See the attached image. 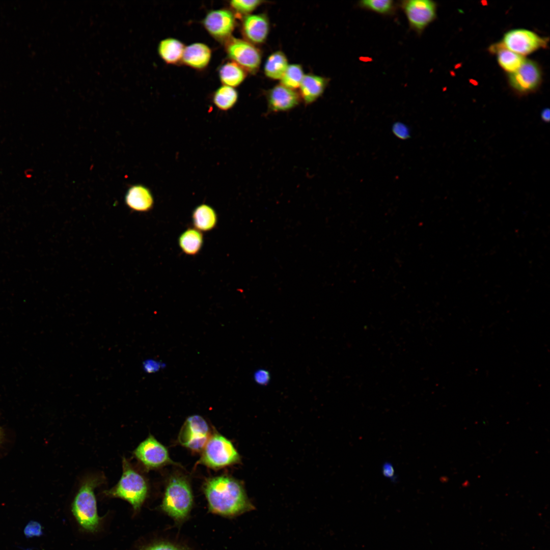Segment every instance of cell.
Segmentation results:
<instances>
[{
    "label": "cell",
    "instance_id": "7a4b0ae2",
    "mask_svg": "<svg viewBox=\"0 0 550 550\" xmlns=\"http://www.w3.org/2000/svg\"><path fill=\"white\" fill-rule=\"evenodd\" d=\"M103 481L102 477L98 475L86 477L72 503V512L76 521L89 532L95 531L99 525L94 490Z\"/></svg>",
    "mask_w": 550,
    "mask_h": 550
},
{
    "label": "cell",
    "instance_id": "3957f363",
    "mask_svg": "<svg viewBox=\"0 0 550 550\" xmlns=\"http://www.w3.org/2000/svg\"><path fill=\"white\" fill-rule=\"evenodd\" d=\"M148 485L144 477L125 457L122 459V474L118 483L110 489L103 491L107 497L117 498L128 502L134 511L139 510L148 493Z\"/></svg>",
    "mask_w": 550,
    "mask_h": 550
},
{
    "label": "cell",
    "instance_id": "52a82bcc",
    "mask_svg": "<svg viewBox=\"0 0 550 550\" xmlns=\"http://www.w3.org/2000/svg\"><path fill=\"white\" fill-rule=\"evenodd\" d=\"M226 43L225 49L232 62L245 71L254 73L258 70L261 61L260 51L252 43L241 39L230 37Z\"/></svg>",
    "mask_w": 550,
    "mask_h": 550
},
{
    "label": "cell",
    "instance_id": "e0dca14e",
    "mask_svg": "<svg viewBox=\"0 0 550 550\" xmlns=\"http://www.w3.org/2000/svg\"><path fill=\"white\" fill-rule=\"evenodd\" d=\"M328 80L318 75L308 74L304 75L299 87L300 96L306 104L316 101L323 93Z\"/></svg>",
    "mask_w": 550,
    "mask_h": 550
},
{
    "label": "cell",
    "instance_id": "8992f818",
    "mask_svg": "<svg viewBox=\"0 0 550 550\" xmlns=\"http://www.w3.org/2000/svg\"><path fill=\"white\" fill-rule=\"evenodd\" d=\"M399 6L411 30L421 35L436 17L437 4L430 0H404Z\"/></svg>",
    "mask_w": 550,
    "mask_h": 550
},
{
    "label": "cell",
    "instance_id": "f1b7e54d",
    "mask_svg": "<svg viewBox=\"0 0 550 550\" xmlns=\"http://www.w3.org/2000/svg\"><path fill=\"white\" fill-rule=\"evenodd\" d=\"M381 471L382 476L392 483H396L398 481V477L396 474L394 466L390 461H384L381 465Z\"/></svg>",
    "mask_w": 550,
    "mask_h": 550
},
{
    "label": "cell",
    "instance_id": "6da1fadb",
    "mask_svg": "<svg viewBox=\"0 0 550 550\" xmlns=\"http://www.w3.org/2000/svg\"><path fill=\"white\" fill-rule=\"evenodd\" d=\"M204 491L209 510L213 513L234 517L255 509L243 485L232 477L221 476L209 479Z\"/></svg>",
    "mask_w": 550,
    "mask_h": 550
},
{
    "label": "cell",
    "instance_id": "f546056e",
    "mask_svg": "<svg viewBox=\"0 0 550 550\" xmlns=\"http://www.w3.org/2000/svg\"><path fill=\"white\" fill-rule=\"evenodd\" d=\"M254 378L258 384L265 386L269 383L270 376L269 372L267 370L259 369L254 373Z\"/></svg>",
    "mask_w": 550,
    "mask_h": 550
},
{
    "label": "cell",
    "instance_id": "4dcf8cb0",
    "mask_svg": "<svg viewBox=\"0 0 550 550\" xmlns=\"http://www.w3.org/2000/svg\"><path fill=\"white\" fill-rule=\"evenodd\" d=\"M144 550H184L182 548L169 542H161L152 544Z\"/></svg>",
    "mask_w": 550,
    "mask_h": 550
},
{
    "label": "cell",
    "instance_id": "836d02e7",
    "mask_svg": "<svg viewBox=\"0 0 550 550\" xmlns=\"http://www.w3.org/2000/svg\"><path fill=\"white\" fill-rule=\"evenodd\" d=\"M3 438V433L2 428L0 427V444H1Z\"/></svg>",
    "mask_w": 550,
    "mask_h": 550
},
{
    "label": "cell",
    "instance_id": "277c9868",
    "mask_svg": "<svg viewBox=\"0 0 550 550\" xmlns=\"http://www.w3.org/2000/svg\"><path fill=\"white\" fill-rule=\"evenodd\" d=\"M193 503V493L187 480L181 477L172 478L165 490L161 509L179 522L187 517Z\"/></svg>",
    "mask_w": 550,
    "mask_h": 550
},
{
    "label": "cell",
    "instance_id": "44dd1931",
    "mask_svg": "<svg viewBox=\"0 0 550 550\" xmlns=\"http://www.w3.org/2000/svg\"><path fill=\"white\" fill-rule=\"evenodd\" d=\"M493 52L497 54V60L501 67L511 73L516 71L526 60L524 56L505 48L502 43L493 46Z\"/></svg>",
    "mask_w": 550,
    "mask_h": 550
},
{
    "label": "cell",
    "instance_id": "ba28073f",
    "mask_svg": "<svg viewBox=\"0 0 550 550\" xmlns=\"http://www.w3.org/2000/svg\"><path fill=\"white\" fill-rule=\"evenodd\" d=\"M211 435L205 420L199 415L188 417L179 434L178 441L183 446L194 451H202Z\"/></svg>",
    "mask_w": 550,
    "mask_h": 550
},
{
    "label": "cell",
    "instance_id": "d6a6232c",
    "mask_svg": "<svg viewBox=\"0 0 550 550\" xmlns=\"http://www.w3.org/2000/svg\"><path fill=\"white\" fill-rule=\"evenodd\" d=\"M541 118L544 121L548 122L549 120L550 113L549 109L546 108L542 111Z\"/></svg>",
    "mask_w": 550,
    "mask_h": 550
},
{
    "label": "cell",
    "instance_id": "7402d4cb",
    "mask_svg": "<svg viewBox=\"0 0 550 550\" xmlns=\"http://www.w3.org/2000/svg\"><path fill=\"white\" fill-rule=\"evenodd\" d=\"M218 74L223 85L232 88L240 85L246 76L245 71L232 61L223 65L219 70Z\"/></svg>",
    "mask_w": 550,
    "mask_h": 550
},
{
    "label": "cell",
    "instance_id": "d4e9b609",
    "mask_svg": "<svg viewBox=\"0 0 550 550\" xmlns=\"http://www.w3.org/2000/svg\"><path fill=\"white\" fill-rule=\"evenodd\" d=\"M359 8L383 15H392L395 12L396 4L392 0H364L358 3Z\"/></svg>",
    "mask_w": 550,
    "mask_h": 550
},
{
    "label": "cell",
    "instance_id": "2e32d148",
    "mask_svg": "<svg viewBox=\"0 0 550 550\" xmlns=\"http://www.w3.org/2000/svg\"><path fill=\"white\" fill-rule=\"evenodd\" d=\"M211 53V49L206 44L200 42L192 43L185 47L181 61L192 68L203 69L209 64Z\"/></svg>",
    "mask_w": 550,
    "mask_h": 550
},
{
    "label": "cell",
    "instance_id": "ffe728a7",
    "mask_svg": "<svg viewBox=\"0 0 550 550\" xmlns=\"http://www.w3.org/2000/svg\"><path fill=\"white\" fill-rule=\"evenodd\" d=\"M179 245L186 255L194 256L200 251L203 243V236L201 231L189 228L183 232L178 239Z\"/></svg>",
    "mask_w": 550,
    "mask_h": 550
},
{
    "label": "cell",
    "instance_id": "603a6c76",
    "mask_svg": "<svg viewBox=\"0 0 550 550\" xmlns=\"http://www.w3.org/2000/svg\"><path fill=\"white\" fill-rule=\"evenodd\" d=\"M288 65L285 54L281 51H277L267 58L264 65V73L269 78L281 79Z\"/></svg>",
    "mask_w": 550,
    "mask_h": 550
},
{
    "label": "cell",
    "instance_id": "9a60e30c",
    "mask_svg": "<svg viewBox=\"0 0 550 550\" xmlns=\"http://www.w3.org/2000/svg\"><path fill=\"white\" fill-rule=\"evenodd\" d=\"M125 202L131 209L138 212H147L154 205V198L148 188L141 185H134L128 189Z\"/></svg>",
    "mask_w": 550,
    "mask_h": 550
},
{
    "label": "cell",
    "instance_id": "83f0119b",
    "mask_svg": "<svg viewBox=\"0 0 550 550\" xmlns=\"http://www.w3.org/2000/svg\"><path fill=\"white\" fill-rule=\"evenodd\" d=\"M23 534L26 538L40 537L43 534L42 525L37 521L30 520L25 526Z\"/></svg>",
    "mask_w": 550,
    "mask_h": 550
},
{
    "label": "cell",
    "instance_id": "ac0fdd59",
    "mask_svg": "<svg viewBox=\"0 0 550 550\" xmlns=\"http://www.w3.org/2000/svg\"><path fill=\"white\" fill-rule=\"evenodd\" d=\"M192 220L195 228L201 232H207L215 227L217 222V215L211 206L202 204L196 207L193 211Z\"/></svg>",
    "mask_w": 550,
    "mask_h": 550
},
{
    "label": "cell",
    "instance_id": "9c48e42d",
    "mask_svg": "<svg viewBox=\"0 0 550 550\" xmlns=\"http://www.w3.org/2000/svg\"><path fill=\"white\" fill-rule=\"evenodd\" d=\"M136 459L148 469H156L175 463L171 459L167 448L152 435L139 444L133 451Z\"/></svg>",
    "mask_w": 550,
    "mask_h": 550
},
{
    "label": "cell",
    "instance_id": "5bb4252c",
    "mask_svg": "<svg viewBox=\"0 0 550 550\" xmlns=\"http://www.w3.org/2000/svg\"><path fill=\"white\" fill-rule=\"evenodd\" d=\"M269 22L263 14H250L244 17L242 23L244 36L251 43L261 44L266 39Z\"/></svg>",
    "mask_w": 550,
    "mask_h": 550
},
{
    "label": "cell",
    "instance_id": "4fadbf2b",
    "mask_svg": "<svg viewBox=\"0 0 550 550\" xmlns=\"http://www.w3.org/2000/svg\"><path fill=\"white\" fill-rule=\"evenodd\" d=\"M267 99L269 111L277 113L295 107L300 102V95L294 90L280 84L268 91Z\"/></svg>",
    "mask_w": 550,
    "mask_h": 550
},
{
    "label": "cell",
    "instance_id": "4316f807",
    "mask_svg": "<svg viewBox=\"0 0 550 550\" xmlns=\"http://www.w3.org/2000/svg\"><path fill=\"white\" fill-rule=\"evenodd\" d=\"M262 2L259 0H232L230 2V5L236 12L248 15Z\"/></svg>",
    "mask_w": 550,
    "mask_h": 550
},
{
    "label": "cell",
    "instance_id": "8fae6325",
    "mask_svg": "<svg viewBox=\"0 0 550 550\" xmlns=\"http://www.w3.org/2000/svg\"><path fill=\"white\" fill-rule=\"evenodd\" d=\"M203 24L211 36L217 40H227L234 30L235 18L228 9L213 10L206 15Z\"/></svg>",
    "mask_w": 550,
    "mask_h": 550
},
{
    "label": "cell",
    "instance_id": "30bf717a",
    "mask_svg": "<svg viewBox=\"0 0 550 550\" xmlns=\"http://www.w3.org/2000/svg\"><path fill=\"white\" fill-rule=\"evenodd\" d=\"M547 40L536 33L525 29H515L506 33L502 44L506 48L522 56L545 47Z\"/></svg>",
    "mask_w": 550,
    "mask_h": 550
},
{
    "label": "cell",
    "instance_id": "1f68e13d",
    "mask_svg": "<svg viewBox=\"0 0 550 550\" xmlns=\"http://www.w3.org/2000/svg\"><path fill=\"white\" fill-rule=\"evenodd\" d=\"M145 370L147 372H154L158 371L161 367L160 363L154 360H146L143 364Z\"/></svg>",
    "mask_w": 550,
    "mask_h": 550
},
{
    "label": "cell",
    "instance_id": "5b68a950",
    "mask_svg": "<svg viewBox=\"0 0 550 550\" xmlns=\"http://www.w3.org/2000/svg\"><path fill=\"white\" fill-rule=\"evenodd\" d=\"M202 451L200 462L212 469L223 468L240 461L232 443L217 432L211 434Z\"/></svg>",
    "mask_w": 550,
    "mask_h": 550
},
{
    "label": "cell",
    "instance_id": "d6986e66",
    "mask_svg": "<svg viewBox=\"0 0 550 550\" xmlns=\"http://www.w3.org/2000/svg\"><path fill=\"white\" fill-rule=\"evenodd\" d=\"M184 48V44L179 40L168 38L159 42L158 52L167 64H175L182 60Z\"/></svg>",
    "mask_w": 550,
    "mask_h": 550
},
{
    "label": "cell",
    "instance_id": "cb8c5ba5",
    "mask_svg": "<svg viewBox=\"0 0 550 550\" xmlns=\"http://www.w3.org/2000/svg\"><path fill=\"white\" fill-rule=\"evenodd\" d=\"M238 96V93L234 88L223 85L214 92L212 100L219 109L226 111L235 105Z\"/></svg>",
    "mask_w": 550,
    "mask_h": 550
},
{
    "label": "cell",
    "instance_id": "484cf974",
    "mask_svg": "<svg viewBox=\"0 0 550 550\" xmlns=\"http://www.w3.org/2000/svg\"><path fill=\"white\" fill-rule=\"evenodd\" d=\"M304 75L303 69L300 65H289L280 79L281 84L295 90L299 88Z\"/></svg>",
    "mask_w": 550,
    "mask_h": 550
},
{
    "label": "cell",
    "instance_id": "7c38bea8",
    "mask_svg": "<svg viewBox=\"0 0 550 550\" xmlns=\"http://www.w3.org/2000/svg\"><path fill=\"white\" fill-rule=\"evenodd\" d=\"M541 78V71L536 63L525 60L518 69L510 73L509 82L514 89L527 93L536 89Z\"/></svg>",
    "mask_w": 550,
    "mask_h": 550
}]
</instances>
